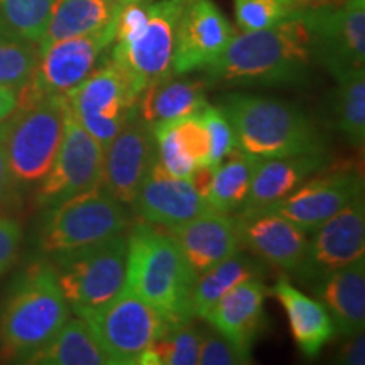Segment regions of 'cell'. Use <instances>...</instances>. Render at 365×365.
Instances as JSON below:
<instances>
[{
    "label": "cell",
    "instance_id": "obj_42",
    "mask_svg": "<svg viewBox=\"0 0 365 365\" xmlns=\"http://www.w3.org/2000/svg\"><path fill=\"white\" fill-rule=\"evenodd\" d=\"M19 103V90L0 85V125L16 112Z\"/></svg>",
    "mask_w": 365,
    "mask_h": 365
},
{
    "label": "cell",
    "instance_id": "obj_4",
    "mask_svg": "<svg viewBox=\"0 0 365 365\" xmlns=\"http://www.w3.org/2000/svg\"><path fill=\"white\" fill-rule=\"evenodd\" d=\"M218 107L234 127L237 148L257 159L325 150L314 122L296 105L262 95L234 91Z\"/></svg>",
    "mask_w": 365,
    "mask_h": 365
},
{
    "label": "cell",
    "instance_id": "obj_44",
    "mask_svg": "<svg viewBox=\"0 0 365 365\" xmlns=\"http://www.w3.org/2000/svg\"><path fill=\"white\" fill-rule=\"evenodd\" d=\"M110 2H115V4H125V2H129V0H110Z\"/></svg>",
    "mask_w": 365,
    "mask_h": 365
},
{
    "label": "cell",
    "instance_id": "obj_43",
    "mask_svg": "<svg viewBox=\"0 0 365 365\" xmlns=\"http://www.w3.org/2000/svg\"><path fill=\"white\" fill-rule=\"evenodd\" d=\"M296 4H299L301 7H317V6H325V4L340 2V0H294Z\"/></svg>",
    "mask_w": 365,
    "mask_h": 365
},
{
    "label": "cell",
    "instance_id": "obj_38",
    "mask_svg": "<svg viewBox=\"0 0 365 365\" xmlns=\"http://www.w3.org/2000/svg\"><path fill=\"white\" fill-rule=\"evenodd\" d=\"M175 122L181 143L185 145L188 156L193 159L196 168L210 166V140L207 129H205L198 113L190 117L178 118Z\"/></svg>",
    "mask_w": 365,
    "mask_h": 365
},
{
    "label": "cell",
    "instance_id": "obj_26",
    "mask_svg": "<svg viewBox=\"0 0 365 365\" xmlns=\"http://www.w3.org/2000/svg\"><path fill=\"white\" fill-rule=\"evenodd\" d=\"M127 4V2H125ZM124 4L110 0H56L38 49L58 41L100 33L113 24Z\"/></svg>",
    "mask_w": 365,
    "mask_h": 365
},
{
    "label": "cell",
    "instance_id": "obj_39",
    "mask_svg": "<svg viewBox=\"0 0 365 365\" xmlns=\"http://www.w3.org/2000/svg\"><path fill=\"white\" fill-rule=\"evenodd\" d=\"M22 240L21 223L0 213V276L6 274L19 255Z\"/></svg>",
    "mask_w": 365,
    "mask_h": 365
},
{
    "label": "cell",
    "instance_id": "obj_32",
    "mask_svg": "<svg viewBox=\"0 0 365 365\" xmlns=\"http://www.w3.org/2000/svg\"><path fill=\"white\" fill-rule=\"evenodd\" d=\"M38 44L31 43L0 21V85L19 90L38 63Z\"/></svg>",
    "mask_w": 365,
    "mask_h": 365
},
{
    "label": "cell",
    "instance_id": "obj_12",
    "mask_svg": "<svg viewBox=\"0 0 365 365\" xmlns=\"http://www.w3.org/2000/svg\"><path fill=\"white\" fill-rule=\"evenodd\" d=\"M317 65L335 76L365 70V0L308 7Z\"/></svg>",
    "mask_w": 365,
    "mask_h": 365
},
{
    "label": "cell",
    "instance_id": "obj_31",
    "mask_svg": "<svg viewBox=\"0 0 365 365\" xmlns=\"http://www.w3.org/2000/svg\"><path fill=\"white\" fill-rule=\"evenodd\" d=\"M203 333L190 322L173 325L161 339L144 350L137 365H195L198 364Z\"/></svg>",
    "mask_w": 365,
    "mask_h": 365
},
{
    "label": "cell",
    "instance_id": "obj_1",
    "mask_svg": "<svg viewBox=\"0 0 365 365\" xmlns=\"http://www.w3.org/2000/svg\"><path fill=\"white\" fill-rule=\"evenodd\" d=\"M307 9L269 29L234 34L220 56L202 71L208 88L303 85L317 65Z\"/></svg>",
    "mask_w": 365,
    "mask_h": 365
},
{
    "label": "cell",
    "instance_id": "obj_28",
    "mask_svg": "<svg viewBox=\"0 0 365 365\" xmlns=\"http://www.w3.org/2000/svg\"><path fill=\"white\" fill-rule=\"evenodd\" d=\"M26 364L33 365H112L81 317L68 318L56 335L34 352Z\"/></svg>",
    "mask_w": 365,
    "mask_h": 365
},
{
    "label": "cell",
    "instance_id": "obj_30",
    "mask_svg": "<svg viewBox=\"0 0 365 365\" xmlns=\"http://www.w3.org/2000/svg\"><path fill=\"white\" fill-rule=\"evenodd\" d=\"M333 122L341 137L355 149L365 144V70H352L335 76Z\"/></svg>",
    "mask_w": 365,
    "mask_h": 365
},
{
    "label": "cell",
    "instance_id": "obj_41",
    "mask_svg": "<svg viewBox=\"0 0 365 365\" xmlns=\"http://www.w3.org/2000/svg\"><path fill=\"white\" fill-rule=\"evenodd\" d=\"M14 190L6 156V122L0 125V202Z\"/></svg>",
    "mask_w": 365,
    "mask_h": 365
},
{
    "label": "cell",
    "instance_id": "obj_7",
    "mask_svg": "<svg viewBox=\"0 0 365 365\" xmlns=\"http://www.w3.org/2000/svg\"><path fill=\"white\" fill-rule=\"evenodd\" d=\"M127 208L100 185L70 196L46 210L38 237L39 250L53 255L124 234L132 227Z\"/></svg>",
    "mask_w": 365,
    "mask_h": 365
},
{
    "label": "cell",
    "instance_id": "obj_35",
    "mask_svg": "<svg viewBox=\"0 0 365 365\" xmlns=\"http://www.w3.org/2000/svg\"><path fill=\"white\" fill-rule=\"evenodd\" d=\"M156 140V153L161 166L173 176L190 178L196 170L193 159L188 156L185 145H182L180 134H178L176 122H159L150 125Z\"/></svg>",
    "mask_w": 365,
    "mask_h": 365
},
{
    "label": "cell",
    "instance_id": "obj_17",
    "mask_svg": "<svg viewBox=\"0 0 365 365\" xmlns=\"http://www.w3.org/2000/svg\"><path fill=\"white\" fill-rule=\"evenodd\" d=\"M362 195L364 178L359 170H323L271 210L312 234Z\"/></svg>",
    "mask_w": 365,
    "mask_h": 365
},
{
    "label": "cell",
    "instance_id": "obj_18",
    "mask_svg": "<svg viewBox=\"0 0 365 365\" xmlns=\"http://www.w3.org/2000/svg\"><path fill=\"white\" fill-rule=\"evenodd\" d=\"M130 208L140 222L164 228L181 225L212 212L188 178L173 176L158 158L145 173Z\"/></svg>",
    "mask_w": 365,
    "mask_h": 365
},
{
    "label": "cell",
    "instance_id": "obj_27",
    "mask_svg": "<svg viewBox=\"0 0 365 365\" xmlns=\"http://www.w3.org/2000/svg\"><path fill=\"white\" fill-rule=\"evenodd\" d=\"M262 261L252 254L237 250L230 257L196 276L193 291H191V317L203 318L218 299L223 298L228 291L234 289L240 282L261 277L264 274Z\"/></svg>",
    "mask_w": 365,
    "mask_h": 365
},
{
    "label": "cell",
    "instance_id": "obj_16",
    "mask_svg": "<svg viewBox=\"0 0 365 365\" xmlns=\"http://www.w3.org/2000/svg\"><path fill=\"white\" fill-rule=\"evenodd\" d=\"M156 158L153 129L135 113L103 148L100 186L118 202L130 207Z\"/></svg>",
    "mask_w": 365,
    "mask_h": 365
},
{
    "label": "cell",
    "instance_id": "obj_5",
    "mask_svg": "<svg viewBox=\"0 0 365 365\" xmlns=\"http://www.w3.org/2000/svg\"><path fill=\"white\" fill-rule=\"evenodd\" d=\"M127 232L51 255L63 294L76 317H85L117 298L127 282Z\"/></svg>",
    "mask_w": 365,
    "mask_h": 365
},
{
    "label": "cell",
    "instance_id": "obj_13",
    "mask_svg": "<svg viewBox=\"0 0 365 365\" xmlns=\"http://www.w3.org/2000/svg\"><path fill=\"white\" fill-rule=\"evenodd\" d=\"M103 148L70 115L66 108L65 134L51 170L36 191V203L48 210L100 185Z\"/></svg>",
    "mask_w": 365,
    "mask_h": 365
},
{
    "label": "cell",
    "instance_id": "obj_24",
    "mask_svg": "<svg viewBox=\"0 0 365 365\" xmlns=\"http://www.w3.org/2000/svg\"><path fill=\"white\" fill-rule=\"evenodd\" d=\"M271 291L284 308L299 352L308 359L318 357L328 341L336 336L335 323L328 309L318 298L301 293L286 277H279Z\"/></svg>",
    "mask_w": 365,
    "mask_h": 365
},
{
    "label": "cell",
    "instance_id": "obj_29",
    "mask_svg": "<svg viewBox=\"0 0 365 365\" xmlns=\"http://www.w3.org/2000/svg\"><path fill=\"white\" fill-rule=\"evenodd\" d=\"M261 159L250 156L244 150L235 149L213 170L212 185L205 202L212 212H239L247 198L255 168Z\"/></svg>",
    "mask_w": 365,
    "mask_h": 365
},
{
    "label": "cell",
    "instance_id": "obj_20",
    "mask_svg": "<svg viewBox=\"0 0 365 365\" xmlns=\"http://www.w3.org/2000/svg\"><path fill=\"white\" fill-rule=\"evenodd\" d=\"M327 168L328 158L325 150L261 159L255 168L249 195L239 210V215L267 212L294 193L304 181Z\"/></svg>",
    "mask_w": 365,
    "mask_h": 365
},
{
    "label": "cell",
    "instance_id": "obj_21",
    "mask_svg": "<svg viewBox=\"0 0 365 365\" xmlns=\"http://www.w3.org/2000/svg\"><path fill=\"white\" fill-rule=\"evenodd\" d=\"M164 230L180 245L186 262L196 276L242 249L237 217L232 213L207 212L193 220Z\"/></svg>",
    "mask_w": 365,
    "mask_h": 365
},
{
    "label": "cell",
    "instance_id": "obj_15",
    "mask_svg": "<svg viewBox=\"0 0 365 365\" xmlns=\"http://www.w3.org/2000/svg\"><path fill=\"white\" fill-rule=\"evenodd\" d=\"M235 31L213 0H185L176 27L171 71H203L223 53Z\"/></svg>",
    "mask_w": 365,
    "mask_h": 365
},
{
    "label": "cell",
    "instance_id": "obj_3",
    "mask_svg": "<svg viewBox=\"0 0 365 365\" xmlns=\"http://www.w3.org/2000/svg\"><path fill=\"white\" fill-rule=\"evenodd\" d=\"M70 313L51 262L27 266L9 287L0 312V357L26 364L56 335Z\"/></svg>",
    "mask_w": 365,
    "mask_h": 365
},
{
    "label": "cell",
    "instance_id": "obj_22",
    "mask_svg": "<svg viewBox=\"0 0 365 365\" xmlns=\"http://www.w3.org/2000/svg\"><path fill=\"white\" fill-rule=\"evenodd\" d=\"M267 289L261 277L240 282L217 301L203 319L234 344L252 349L264 327Z\"/></svg>",
    "mask_w": 365,
    "mask_h": 365
},
{
    "label": "cell",
    "instance_id": "obj_10",
    "mask_svg": "<svg viewBox=\"0 0 365 365\" xmlns=\"http://www.w3.org/2000/svg\"><path fill=\"white\" fill-rule=\"evenodd\" d=\"M81 318L112 365H137L144 350L173 327L156 308L127 287L117 298Z\"/></svg>",
    "mask_w": 365,
    "mask_h": 365
},
{
    "label": "cell",
    "instance_id": "obj_25",
    "mask_svg": "<svg viewBox=\"0 0 365 365\" xmlns=\"http://www.w3.org/2000/svg\"><path fill=\"white\" fill-rule=\"evenodd\" d=\"M207 83L186 75H170L150 81L137 98V113L145 124L178 120L198 113L207 105Z\"/></svg>",
    "mask_w": 365,
    "mask_h": 365
},
{
    "label": "cell",
    "instance_id": "obj_19",
    "mask_svg": "<svg viewBox=\"0 0 365 365\" xmlns=\"http://www.w3.org/2000/svg\"><path fill=\"white\" fill-rule=\"evenodd\" d=\"M242 249L259 261L296 276L307 257L308 232L277 212L235 215Z\"/></svg>",
    "mask_w": 365,
    "mask_h": 365
},
{
    "label": "cell",
    "instance_id": "obj_33",
    "mask_svg": "<svg viewBox=\"0 0 365 365\" xmlns=\"http://www.w3.org/2000/svg\"><path fill=\"white\" fill-rule=\"evenodd\" d=\"M56 0H0V21L31 43H39Z\"/></svg>",
    "mask_w": 365,
    "mask_h": 365
},
{
    "label": "cell",
    "instance_id": "obj_6",
    "mask_svg": "<svg viewBox=\"0 0 365 365\" xmlns=\"http://www.w3.org/2000/svg\"><path fill=\"white\" fill-rule=\"evenodd\" d=\"M65 97L17 105L6 120V156L14 188L38 186L51 170L65 134Z\"/></svg>",
    "mask_w": 365,
    "mask_h": 365
},
{
    "label": "cell",
    "instance_id": "obj_34",
    "mask_svg": "<svg viewBox=\"0 0 365 365\" xmlns=\"http://www.w3.org/2000/svg\"><path fill=\"white\" fill-rule=\"evenodd\" d=\"M307 7L294 0H234V12L240 31H261L289 19Z\"/></svg>",
    "mask_w": 365,
    "mask_h": 365
},
{
    "label": "cell",
    "instance_id": "obj_14",
    "mask_svg": "<svg viewBox=\"0 0 365 365\" xmlns=\"http://www.w3.org/2000/svg\"><path fill=\"white\" fill-rule=\"evenodd\" d=\"M364 257L365 203L362 195L312 232L307 257L296 277L308 284H314L328 272Z\"/></svg>",
    "mask_w": 365,
    "mask_h": 365
},
{
    "label": "cell",
    "instance_id": "obj_40",
    "mask_svg": "<svg viewBox=\"0 0 365 365\" xmlns=\"http://www.w3.org/2000/svg\"><path fill=\"white\" fill-rule=\"evenodd\" d=\"M339 362L346 365H364L365 364V335L364 331L346 336V344L341 346L339 354Z\"/></svg>",
    "mask_w": 365,
    "mask_h": 365
},
{
    "label": "cell",
    "instance_id": "obj_2",
    "mask_svg": "<svg viewBox=\"0 0 365 365\" xmlns=\"http://www.w3.org/2000/svg\"><path fill=\"white\" fill-rule=\"evenodd\" d=\"M125 287L148 301L171 325L191 322L196 274L180 245L163 227L139 222L127 234Z\"/></svg>",
    "mask_w": 365,
    "mask_h": 365
},
{
    "label": "cell",
    "instance_id": "obj_11",
    "mask_svg": "<svg viewBox=\"0 0 365 365\" xmlns=\"http://www.w3.org/2000/svg\"><path fill=\"white\" fill-rule=\"evenodd\" d=\"M115 36V21L100 33L58 41L39 49L38 63L27 83L19 88V103L44 97H65L100 65Z\"/></svg>",
    "mask_w": 365,
    "mask_h": 365
},
{
    "label": "cell",
    "instance_id": "obj_8",
    "mask_svg": "<svg viewBox=\"0 0 365 365\" xmlns=\"http://www.w3.org/2000/svg\"><path fill=\"white\" fill-rule=\"evenodd\" d=\"M134 80L110 58L65 95L70 115L105 148L137 113Z\"/></svg>",
    "mask_w": 365,
    "mask_h": 365
},
{
    "label": "cell",
    "instance_id": "obj_9",
    "mask_svg": "<svg viewBox=\"0 0 365 365\" xmlns=\"http://www.w3.org/2000/svg\"><path fill=\"white\" fill-rule=\"evenodd\" d=\"M185 0H149L148 14L130 33L113 39L110 59L129 73L137 90L170 75L176 27Z\"/></svg>",
    "mask_w": 365,
    "mask_h": 365
},
{
    "label": "cell",
    "instance_id": "obj_23",
    "mask_svg": "<svg viewBox=\"0 0 365 365\" xmlns=\"http://www.w3.org/2000/svg\"><path fill=\"white\" fill-rule=\"evenodd\" d=\"M313 289L335 323L336 335L352 336L365 325V257L328 272Z\"/></svg>",
    "mask_w": 365,
    "mask_h": 365
},
{
    "label": "cell",
    "instance_id": "obj_37",
    "mask_svg": "<svg viewBox=\"0 0 365 365\" xmlns=\"http://www.w3.org/2000/svg\"><path fill=\"white\" fill-rule=\"evenodd\" d=\"M252 349H245L228 340L218 331L203 333L198 365H245L252 362Z\"/></svg>",
    "mask_w": 365,
    "mask_h": 365
},
{
    "label": "cell",
    "instance_id": "obj_36",
    "mask_svg": "<svg viewBox=\"0 0 365 365\" xmlns=\"http://www.w3.org/2000/svg\"><path fill=\"white\" fill-rule=\"evenodd\" d=\"M210 140V166L217 168L237 148L234 127L218 105L207 103L198 112Z\"/></svg>",
    "mask_w": 365,
    "mask_h": 365
}]
</instances>
